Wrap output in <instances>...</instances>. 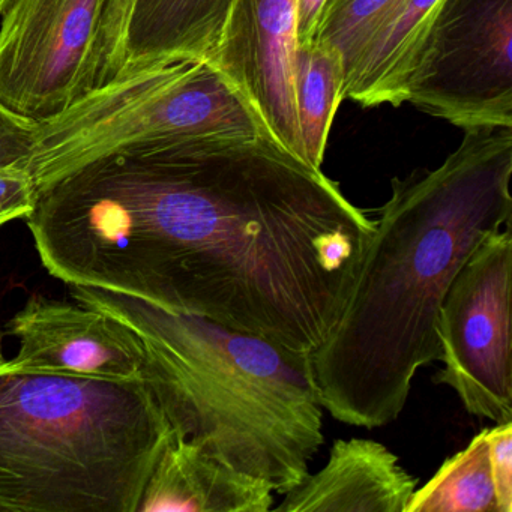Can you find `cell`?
<instances>
[{
    "label": "cell",
    "mask_w": 512,
    "mask_h": 512,
    "mask_svg": "<svg viewBox=\"0 0 512 512\" xmlns=\"http://www.w3.org/2000/svg\"><path fill=\"white\" fill-rule=\"evenodd\" d=\"M38 256L94 286L313 353L337 325L376 220L272 137L148 140L35 193Z\"/></svg>",
    "instance_id": "obj_1"
},
{
    "label": "cell",
    "mask_w": 512,
    "mask_h": 512,
    "mask_svg": "<svg viewBox=\"0 0 512 512\" xmlns=\"http://www.w3.org/2000/svg\"><path fill=\"white\" fill-rule=\"evenodd\" d=\"M512 128L464 131L434 170L391 181L337 325L313 353L323 409L356 427L403 412L419 368L440 359L436 323L461 266L511 224Z\"/></svg>",
    "instance_id": "obj_2"
},
{
    "label": "cell",
    "mask_w": 512,
    "mask_h": 512,
    "mask_svg": "<svg viewBox=\"0 0 512 512\" xmlns=\"http://www.w3.org/2000/svg\"><path fill=\"white\" fill-rule=\"evenodd\" d=\"M68 287L139 338L143 377L176 434L275 494L304 481L325 440L311 355L115 290Z\"/></svg>",
    "instance_id": "obj_3"
},
{
    "label": "cell",
    "mask_w": 512,
    "mask_h": 512,
    "mask_svg": "<svg viewBox=\"0 0 512 512\" xmlns=\"http://www.w3.org/2000/svg\"><path fill=\"white\" fill-rule=\"evenodd\" d=\"M172 425L145 379L0 362V512H137Z\"/></svg>",
    "instance_id": "obj_4"
},
{
    "label": "cell",
    "mask_w": 512,
    "mask_h": 512,
    "mask_svg": "<svg viewBox=\"0 0 512 512\" xmlns=\"http://www.w3.org/2000/svg\"><path fill=\"white\" fill-rule=\"evenodd\" d=\"M182 136L272 134L250 101L217 67L209 61L184 59L115 77L38 122L25 167L37 190L116 149Z\"/></svg>",
    "instance_id": "obj_5"
},
{
    "label": "cell",
    "mask_w": 512,
    "mask_h": 512,
    "mask_svg": "<svg viewBox=\"0 0 512 512\" xmlns=\"http://www.w3.org/2000/svg\"><path fill=\"white\" fill-rule=\"evenodd\" d=\"M512 0H439L406 103L461 130L512 128Z\"/></svg>",
    "instance_id": "obj_6"
},
{
    "label": "cell",
    "mask_w": 512,
    "mask_h": 512,
    "mask_svg": "<svg viewBox=\"0 0 512 512\" xmlns=\"http://www.w3.org/2000/svg\"><path fill=\"white\" fill-rule=\"evenodd\" d=\"M511 224L488 235L455 275L436 332L443 368L433 382L457 392L470 415L512 421Z\"/></svg>",
    "instance_id": "obj_7"
},
{
    "label": "cell",
    "mask_w": 512,
    "mask_h": 512,
    "mask_svg": "<svg viewBox=\"0 0 512 512\" xmlns=\"http://www.w3.org/2000/svg\"><path fill=\"white\" fill-rule=\"evenodd\" d=\"M106 0H10L0 25V104L40 122L94 88Z\"/></svg>",
    "instance_id": "obj_8"
},
{
    "label": "cell",
    "mask_w": 512,
    "mask_h": 512,
    "mask_svg": "<svg viewBox=\"0 0 512 512\" xmlns=\"http://www.w3.org/2000/svg\"><path fill=\"white\" fill-rule=\"evenodd\" d=\"M296 8L298 0H233L209 62L250 101L272 137L305 161L293 89Z\"/></svg>",
    "instance_id": "obj_9"
},
{
    "label": "cell",
    "mask_w": 512,
    "mask_h": 512,
    "mask_svg": "<svg viewBox=\"0 0 512 512\" xmlns=\"http://www.w3.org/2000/svg\"><path fill=\"white\" fill-rule=\"evenodd\" d=\"M16 364L104 379H145V350L127 326L88 305L32 296L8 323Z\"/></svg>",
    "instance_id": "obj_10"
},
{
    "label": "cell",
    "mask_w": 512,
    "mask_h": 512,
    "mask_svg": "<svg viewBox=\"0 0 512 512\" xmlns=\"http://www.w3.org/2000/svg\"><path fill=\"white\" fill-rule=\"evenodd\" d=\"M418 485L385 445L370 439L335 440L319 472L283 494L275 512H406Z\"/></svg>",
    "instance_id": "obj_11"
},
{
    "label": "cell",
    "mask_w": 512,
    "mask_h": 512,
    "mask_svg": "<svg viewBox=\"0 0 512 512\" xmlns=\"http://www.w3.org/2000/svg\"><path fill=\"white\" fill-rule=\"evenodd\" d=\"M274 503L268 481L221 463L173 431L152 467L137 512H271Z\"/></svg>",
    "instance_id": "obj_12"
},
{
    "label": "cell",
    "mask_w": 512,
    "mask_h": 512,
    "mask_svg": "<svg viewBox=\"0 0 512 512\" xmlns=\"http://www.w3.org/2000/svg\"><path fill=\"white\" fill-rule=\"evenodd\" d=\"M233 0H133L116 77L151 65L209 61Z\"/></svg>",
    "instance_id": "obj_13"
},
{
    "label": "cell",
    "mask_w": 512,
    "mask_h": 512,
    "mask_svg": "<svg viewBox=\"0 0 512 512\" xmlns=\"http://www.w3.org/2000/svg\"><path fill=\"white\" fill-rule=\"evenodd\" d=\"M439 0H401L371 38L346 82V98L361 107L406 103L416 53Z\"/></svg>",
    "instance_id": "obj_14"
},
{
    "label": "cell",
    "mask_w": 512,
    "mask_h": 512,
    "mask_svg": "<svg viewBox=\"0 0 512 512\" xmlns=\"http://www.w3.org/2000/svg\"><path fill=\"white\" fill-rule=\"evenodd\" d=\"M293 89L305 161L313 169L322 170L335 113L346 100V73L340 52L316 40L296 46Z\"/></svg>",
    "instance_id": "obj_15"
},
{
    "label": "cell",
    "mask_w": 512,
    "mask_h": 512,
    "mask_svg": "<svg viewBox=\"0 0 512 512\" xmlns=\"http://www.w3.org/2000/svg\"><path fill=\"white\" fill-rule=\"evenodd\" d=\"M406 512H499L485 430L443 461L424 487L415 488Z\"/></svg>",
    "instance_id": "obj_16"
},
{
    "label": "cell",
    "mask_w": 512,
    "mask_h": 512,
    "mask_svg": "<svg viewBox=\"0 0 512 512\" xmlns=\"http://www.w3.org/2000/svg\"><path fill=\"white\" fill-rule=\"evenodd\" d=\"M400 2L401 0H326L317 26L316 41L340 52L346 82L371 38Z\"/></svg>",
    "instance_id": "obj_17"
},
{
    "label": "cell",
    "mask_w": 512,
    "mask_h": 512,
    "mask_svg": "<svg viewBox=\"0 0 512 512\" xmlns=\"http://www.w3.org/2000/svg\"><path fill=\"white\" fill-rule=\"evenodd\" d=\"M131 5L133 0H106L94 53V88L110 82L118 74Z\"/></svg>",
    "instance_id": "obj_18"
},
{
    "label": "cell",
    "mask_w": 512,
    "mask_h": 512,
    "mask_svg": "<svg viewBox=\"0 0 512 512\" xmlns=\"http://www.w3.org/2000/svg\"><path fill=\"white\" fill-rule=\"evenodd\" d=\"M497 511L512 512V421L485 430Z\"/></svg>",
    "instance_id": "obj_19"
},
{
    "label": "cell",
    "mask_w": 512,
    "mask_h": 512,
    "mask_svg": "<svg viewBox=\"0 0 512 512\" xmlns=\"http://www.w3.org/2000/svg\"><path fill=\"white\" fill-rule=\"evenodd\" d=\"M38 122L0 104V169L25 166L31 155Z\"/></svg>",
    "instance_id": "obj_20"
},
{
    "label": "cell",
    "mask_w": 512,
    "mask_h": 512,
    "mask_svg": "<svg viewBox=\"0 0 512 512\" xmlns=\"http://www.w3.org/2000/svg\"><path fill=\"white\" fill-rule=\"evenodd\" d=\"M35 191L34 178L25 166L0 169V227L34 211Z\"/></svg>",
    "instance_id": "obj_21"
},
{
    "label": "cell",
    "mask_w": 512,
    "mask_h": 512,
    "mask_svg": "<svg viewBox=\"0 0 512 512\" xmlns=\"http://www.w3.org/2000/svg\"><path fill=\"white\" fill-rule=\"evenodd\" d=\"M326 0H298L296 8V46L313 43Z\"/></svg>",
    "instance_id": "obj_22"
},
{
    "label": "cell",
    "mask_w": 512,
    "mask_h": 512,
    "mask_svg": "<svg viewBox=\"0 0 512 512\" xmlns=\"http://www.w3.org/2000/svg\"><path fill=\"white\" fill-rule=\"evenodd\" d=\"M8 4H10V0H0V17H2V13H4Z\"/></svg>",
    "instance_id": "obj_23"
},
{
    "label": "cell",
    "mask_w": 512,
    "mask_h": 512,
    "mask_svg": "<svg viewBox=\"0 0 512 512\" xmlns=\"http://www.w3.org/2000/svg\"><path fill=\"white\" fill-rule=\"evenodd\" d=\"M5 361L4 352H2V346H0V362Z\"/></svg>",
    "instance_id": "obj_24"
}]
</instances>
